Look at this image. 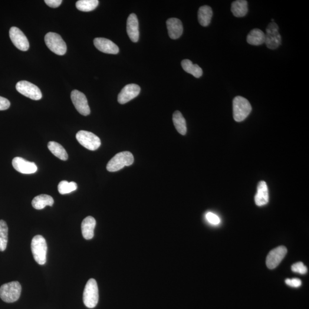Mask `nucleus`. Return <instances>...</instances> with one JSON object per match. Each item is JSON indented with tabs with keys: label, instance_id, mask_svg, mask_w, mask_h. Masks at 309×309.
<instances>
[{
	"label": "nucleus",
	"instance_id": "21",
	"mask_svg": "<svg viewBox=\"0 0 309 309\" xmlns=\"http://www.w3.org/2000/svg\"><path fill=\"white\" fill-rule=\"evenodd\" d=\"M54 203L53 198L50 195L46 194L39 195L33 199L32 205L36 210H42L46 206L52 207Z\"/></svg>",
	"mask_w": 309,
	"mask_h": 309
},
{
	"label": "nucleus",
	"instance_id": "23",
	"mask_svg": "<svg viewBox=\"0 0 309 309\" xmlns=\"http://www.w3.org/2000/svg\"><path fill=\"white\" fill-rule=\"evenodd\" d=\"M265 34L259 29H252L247 36V42L249 44L255 46L265 43Z\"/></svg>",
	"mask_w": 309,
	"mask_h": 309
},
{
	"label": "nucleus",
	"instance_id": "30",
	"mask_svg": "<svg viewBox=\"0 0 309 309\" xmlns=\"http://www.w3.org/2000/svg\"><path fill=\"white\" fill-rule=\"evenodd\" d=\"M292 271L294 272H298L301 274H305L308 272V269L304 265L303 263L300 262L296 263L291 266Z\"/></svg>",
	"mask_w": 309,
	"mask_h": 309
},
{
	"label": "nucleus",
	"instance_id": "2",
	"mask_svg": "<svg viewBox=\"0 0 309 309\" xmlns=\"http://www.w3.org/2000/svg\"><path fill=\"white\" fill-rule=\"evenodd\" d=\"M233 117L237 122L246 119L251 114L252 107L251 103L246 98L238 96L236 97L232 101Z\"/></svg>",
	"mask_w": 309,
	"mask_h": 309
},
{
	"label": "nucleus",
	"instance_id": "3",
	"mask_svg": "<svg viewBox=\"0 0 309 309\" xmlns=\"http://www.w3.org/2000/svg\"><path fill=\"white\" fill-rule=\"evenodd\" d=\"M21 286L18 281L6 283L0 288V298L6 303L17 301L20 297Z\"/></svg>",
	"mask_w": 309,
	"mask_h": 309
},
{
	"label": "nucleus",
	"instance_id": "24",
	"mask_svg": "<svg viewBox=\"0 0 309 309\" xmlns=\"http://www.w3.org/2000/svg\"><path fill=\"white\" fill-rule=\"evenodd\" d=\"M48 148L49 151L58 159L64 161L67 160L68 158V154L66 150L61 144L56 142V141H49L48 144Z\"/></svg>",
	"mask_w": 309,
	"mask_h": 309
},
{
	"label": "nucleus",
	"instance_id": "20",
	"mask_svg": "<svg viewBox=\"0 0 309 309\" xmlns=\"http://www.w3.org/2000/svg\"><path fill=\"white\" fill-rule=\"evenodd\" d=\"M212 10L208 5L202 6L198 10V18L199 24L203 27H208L211 22Z\"/></svg>",
	"mask_w": 309,
	"mask_h": 309
},
{
	"label": "nucleus",
	"instance_id": "19",
	"mask_svg": "<svg viewBox=\"0 0 309 309\" xmlns=\"http://www.w3.org/2000/svg\"><path fill=\"white\" fill-rule=\"evenodd\" d=\"M96 220L93 216H89L85 218L81 223V232L83 237L87 240L93 239L94 236V230L96 226Z\"/></svg>",
	"mask_w": 309,
	"mask_h": 309
},
{
	"label": "nucleus",
	"instance_id": "8",
	"mask_svg": "<svg viewBox=\"0 0 309 309\" xmlns=\"http://www.w3.org/2000/svg\"><path fill=\"white\" fill-rule=\"evenodd\" d=\"M282 39L279 27L275 22H271L266 29L265 41L267 47L270 49L278 48L281 44Z\"/></svg>",
	"mask_w": 309,
	"mask_h": 309
},
{
	"label": "nucleus",
	"instance_id": "32",
	"mask_svg": "<svg viewBox=\"0 0 309 309\" xmlns=\"http://www.w3.org/2000/svg\"><path fill=\"white\" fill-rule=\"evenodd\" d=\"M285 282L288 285L293 288L300 287L302 285V281L298 278L287 279Z\"/></svg>",
	"mask_w": 309,
	"mask_h": 309
},
{
	"label": "nucleus",
	"instance_id": "26",
	"mask_svg": "<svg viewBox=\"0 0 309 309\" xmlns=\"http://www.w3.org/2000/svg\"><path fill=\"white\" fill-rule=\"evenodd\" d=\"M173 120L177 132L185 135L187 133L186 121L181 113L175 111L173 114Z\"/></svg>",
	"mask_w": 309,
	"mask_h": 309
},
{
	"label": "nucleus",
	"instance_id": "33",
	"mask_svg": "<svg viewBox=\"0 0 309 309\" xmlns=\"http://www.w3.org/2000/svg\"><path fill=\"white\" fill-rule=\"evenodd\" d=\"M10 106H11V103L7 98L0 97V111L8 110Z\"/></svg>",
	"mask_w": 309,
	"mask_h": 309
},
{
	"label": "nucleus",
	"instance_id": "27",
	"mask_svg": "<svg viewBox=\"0 0 309 309\" xmlns=\"http://www.w3.org/2000/svg\"><path fill=\"white\" fill-rule=\"evenodd\" d=\"M8 227L6 223L0 220V251H5L8 244Z\"/></svg>",
	"mask_w": 309,
	"mask_h": 309
},
{
	"label": "nucleus",
	"instance_id": "28",
	"mask_svg": "<svg viewBox=\"0 0 309 309\" xmlns=\"http://www.w3.org/2000/svg\"><path fill=\"white\" fill-rule=\"evenodd\" d=\"M98 2L97 0H79L76 4V6L80 11L91 12L97 8Z\"/></svg>",
	"mask_w": 309,
	"mask_h": 309
},
{
	"label": "nucleus",
	"instance_id": "11",
	"mask_svg": "<svg viewBox=\"0 0 309 309\" xmlns=\"http://www.w3.org/2000/svg\"><path fill=\"white\" fill-rule=\"evenodd\" d=\"M9 36L15 47L22 51H27L29 48V43L27 37L20 29L17 27L10 29Z\"/></svg>",
	"mask_w": 309,
	"mask_h": 309
},
{
	"label": "nucleus",
	"instance_id": "22",
	"mask_svg": "<svg viewBox=\"0 0 309 309\" xmlns=\"http://www.w3.org/2000/svg\"><path fill=\"white\" fill-rule=\"evenodd\" d=\"M231 11L236 18H243L248 12V2L246 0H237L232 3Z\"/></svg>",
	"mask_w": 309,
	"mask_h": 309
},
{
	"label": "nucleus",
	"instance_id": "25",
	"mask_svg": "<svg viewBox=\"0 0 309 309\" xmlns=\"http://www.w3.org/2000/svg\"><path fill=\"white\" fill-rule=\"evenodd\" d=\"M182 67L185 71L192 75L196 78H199L203 75L202 69L198 65L193 64L192 61L185 59L182 62Z\"/></svg>",
	"mask_w": 309,
	"mask_h": 309
},
{
	"label": "nucleus",
	"instance_id": "15",
	"mask_svg": "<svg viewBox=\"0 0 309 309\" xmlns=\"http://www.w3.org/2000/svg\"><path fill=\"white\" fill-rule=\"evenodd\" d=\"M94 43L95 47L103 53L114 55L119 53V47L109 39L96 38L94 39Z\"/></svg>",
	"mask_w": 309,
	"mask_h": 309
},
{
	"label": "nucleus",
	"instance_id": "6",
	"mask_svg": "<svg viewBox=\"0 0 309 309\" xmlns=\"http://www.w3.org/2000/svg\"><path fill=\"white\" fill-rule=\"evenodd\" d=\"M48 48L58 55H64L67 52V45L61 36L56 33L49 32L45 36Z\"/></svg>",
	"mask_w": 309,
	"mask_h": 309
},
{
	"label": "nucleus",
	"instance_id": "18",
	"mask_svg": "<svg viewBox=\"0 0 309 309\" xmlns=\"http://www.w3.org/2000/svg\"><path fill=\"white\" fill-rule=\"evenodd\" d=\"M269 195L267 184L265 181L259 182L257 187V193L255 196L256 205L262 206L269 202Z\"/></svg>",
	"mask_w": 309,
	"mask_h": 309
},
{
	"label": "nucleus",
	"instance_id": "5",
	"mask_svg": "<svg viewBox=\"0 0 309 309\" xmlns=\"http://www.w3.org/2000/svg\"><path fill=\"white\" fill-rule=\"evenodd\" d=\"M98 301V289L96 280L89 279L83 292V302L85 307L93 309L97 307Z\"/></svg>",
	"mask_w": 309,
	"mask_h": 309
},
{
	"label": "nucleus",
	"instance_id": "17",
	"mask_svg": "<svg viewBox=\"0 0 309 309\" xmlns=\"http://www.w3.org/2000/svg\"><path fill=\"white\" fill-rule=\"evenodd\" d=\"M167 28L170 38L172 39H179L182 36L183 32V24L179 19L171 18L166 22Z\"/></svg>",
	"mask_w": 309,
	"mask_h": 309
},
{
	"label": "nucleus",
	"instance_id": "16",
	"mask_svg": "<svg viewBox=\"0 0 309 309\" xmlns=\"http://www.w3.org/2000/svg\"><path fill=\"white\" fill-rule=\"evenodd\" d=\"M127 32L131 41L137 42L139 40V21L135 14H131L127 19Z\"/></svg>",
	"mask_w": 309,
	"mask_h": 309
},
{
	"label": "nucleus",
	"instance_id": "29",
	"mask_svg": "<svg viewBox=\"0 0 309 309\" xmlns=\"http://www.w3.org/2000/svg\"><path fill=\"white\" fill-rule=\"evenodd\" d=\"M77 184L74 182H68L66 180H62L59 183L58 185V191L61 195L67 194L77 190Z\"/></svg>",
	"mask_w": 309,
	"mask_h": 309
},
{
	"label": "nucleus",
	"instance_id": "4",
	"mask_svg": "<svg viewBox=\"0 0 309 309\" xmlns=\"http://www.w3.org/2000/svg\"><path fill=\"white\" fill-rule=\"evenodd\" d=\"M134 157L132 153L124 151L116 154L107 165V170L110 172H116L124 168L125 166L132 165Z\"/></svg>",
	"mask_w": 309,
	"mask_h": 309
},
{
	"label": "nucleus",
	"instance_id": "34",
	"mask_svg": "<svg viewBox=\"0 0 309 309\" xmlns=\"http://www.w3.org/2000/svg\"><path fill=\"white\" fill-rule=\"evenodd\" d=\"M46 4L51 8H58L61 4V0H45Z\"/></svg>",
	"mask_w": 309,
	"mask_h": 309
},
{
	"label": "nucleus",
	"instance_id": "14",
	"mask_svg": "<svg viewBox=\"0 0 309 309\" xmlns=\"http://www.w3.org/2000/svg\"><path fill=\"white\" fill-rule=\"evenodd\" d=\"M12 166L17 172L24 174L35 173L38 167L34 162H29L21 157H16L12 160Z\"/></svg>",
	"mask_w": 309,
	"mask_h": 309
},
{
	"label": "nucleus",
	"instance_id": "31",
	"mask_svg": "<svg viewBox=\"0 0 309 309\" xmlns=\"http://www.w3.org/2000/svg\"><path fill=\"white\" fill-rule=\"evenodd\" d=\"M206 218L208 222L212 225H217L221 222V219H220L219 216L212 212L207 213Z\"/></svg>",
	"mask_w": 309,
	"mask_h": 309
},
{
	"label": "nucleus",
	"instance_id": "13",
	"mask_svg": "<svg viewBox=\"0 0 309 309\" xmlns=\"http://www.w3.org/2000/svg\"><path fill=\"white\" fill-rule=\"evenodd\" d=\"M140 93V87L135 84H128L121 90L118 95L117 101L121 104H124L134 99Z\"/></svg>",
	"mask_w": 309,
	"mask_h": 309
},
{
	"label": "nucleus",
	"instance_id": "9",
	"mask_svg": "<svg viewBox=\"0 0 309 309\" xmlns=\"http://www.w3.org/2000/svg\"><path fill=\"white\" fill-rule=\"evenodd\" d=\"M16 90L19 94L31 98L39 100L42 98V93L38 87L27 81H20L16 85Z\"/></svg>",
	"mask_w": 309,
	"mask_h": 309
},
{
	"label": "nucleus",
	"instance_id": "10",
	"mask_svg": "<svg viewBox=\"0 0 309 309\" xmlns=\"http://www.w3.org/2000/svg\"><path fill=\"white\" fill-rule=\"evenodd\" d=\"M71 98L76 109L83 116H88L90 114V108L89 107L86 97L80 91L74 90L71 94Z\"/></svg>",
	"mask_w": 309,
	"mask_h": 309
},
{
	"label": "nucleus",
	"instance_id": "12",
	"mask_svg": "<svg viewBox=\"0 0 309 309\" xmlns=\"http://www.w3.org/2000/svg\"><path fill=\"white\" fill-rule=\"evenodd\" d=\"M288 250L285 246H279L269 253L266 258V265L269 269H274L280 264L287 255Z\"/></svg>",
	"mask_w": 309,
	"mask_h": 309
},
{
	"label": "nucleus",
	"instance_id": "7",
	"mask_svg": "<svg viewBox=\"0 0 309 309\" xmlns=\"http://www.w3.org/2000/svg\"><path fill=\"white\" fill-rule=\"evenodd\" d=\"M76 137L82 146L89 150H97L101 145L100 138L89 131L84 130L78 131Z\"/></svg>",
	"mask_w": 309,
	"mask_h": 309
},
{
	"label": "nucleus",
	"instance_id": "1",
	"mask_svg": "<svg viewBox=\"0 0 309 309\" xmlns=\"http://www.w3.org/2000/svg\"><path fill=\"white\" fill-rule=\"evenodd\" d=\"M47 244L43 236L38 235L32 240L31 250L34 259L38 264L44 265L47 262Z\"/></svg>",
	"mask_w": 309,
	"mask_h": 309
}]
</instances>
